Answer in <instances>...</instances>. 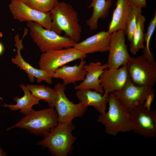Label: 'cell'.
Listing matches in <instances>:
<instances>
[{"label": "cell", "instance_id": "cell-1", "mask_svg": "<svg viewBox=\"0 0 156 156\" xmlns=\"http://www.w3.org/2000/svg\"><path fill=\"white\" fill-rule=\"evenodd\" d=\"M108 110L100 114L97 121L104 126L105 132L114 136L120 132L132 131V124L129 111L119 102L113 93L109 95Z\"/></svg>", "mask_w": 156, "mask_h": 156}, {"label": "cell", "instance_id": "cell-2", "mask_svg": "<svg viewBox=\"0 0 156 156\" xmlns=\"http://www.w3.org/2000/svg\"><path fill=\"white\" fill-rule=\"evenodd\" d=\"M75 127L72 122L59 123L44 135L37 144L47 148L54 156H67L71 152L76 138L72 133Z\"/></svg>", "mask_w": 156, "mask_h": 156}, {"label": "cell", "instance_id": "cell-3", "mask_svg": "<svg viewBox=\"0 0 156 156\" xmlns=\"http://www.w3.org/2000/svg\"><path fill=\"white\" fill-rule=\"evenodd\" d=\"M52 22L51 30L61 35L63 31L76 42L79 41L82 32L78 14L70 4L58 2L50 12Z\"/></svg>", "mask_w": 156, "mask_h": 156}, {"label": "cell", "instance_id": "cell-4", "mask_svg": "<svg viewBox=\"0 0 156 156\" xmlns=\"http://www.w3.org/2000/svg\"><path fill=\"white\" fill-rule=\"evenodd\" d=\"M58 123V115L54 107L38 111L33 109L13 125L8 128L7 130L19 128L35 135L43 136Z\"/></svg>", "mask_w": 156, "mask_h": 156}, {"label": "cell", "instance_id": "cell-5", "mask_svg": "<svg viewBox=\"0 0 156 156\" xmlns=\"http://www.w3.org/2000/svg\"><path fill=\"white\" fill-rule=\"evenodd\" d=\"M29 34L40 51L44 53L49 50L73 47L77 43L67 36H62L55 32L44 28L39 23L27 22Z\"/></svg>", "mask_w": 156, "mask_h": 156}, {"label": "cell", "instance_id": "cell-6", "mask_svg": "<svg viewBox=\"0 0 156 156\" xmlns=\"http://www.w3.org/2000/svg\"><path fill=\"white\" fill-rule=\"evenodd\" d=\"M129 77L135 84L153 87L156 83V62L154 57L143 54L130 56L126 64Z\"/></svg>", "mask_w": 156, "mask_h": 156}, {"label": "cell", "instance_id": "cell-7", "mask_svg": "<svg viewBox=\"0 0 156 156\" xmlns=\"http://www.w3.org/2000/svg\"><path fill=\"white\" fill-rule=\"evenodd\" d=\"M155 92L153 87L136 85L129 76L123 88L112 93L120 103L129 111L146 102H153Z\"/></svg>", "mask_w": 156, "mask_h": 156}, {"label": "cell", "instance_id": "cell-8", "mask_svg": "<svg viewBox=\"0 0 156 156\" xmlns=\"http://www.w3.org/2000/svg\"><path fill=\"white\" fill-rule=\"evenodd\" d=\"M152 103L146 102L129 111L132 131L145 138L156 137V110L151 109Z\"/></svg>", "mask_w": 156, "mask_h": 156}, {"label": "cell", "instance_id": "cell-9", "mask_svg": "<svg viewBox=\"0 0 156 156\" xmlns=\"http://www.w3.org/2000/svg\"><path fill=\"white\" fill-rule=\"evenodd\" d=\"M54 88L56 96L53 107L57 114L59 123H71L74 118L84 115L88 107L84 106L79 102L75 104L70 101L65 93L66 85L63 83H57Z\"/></svg>", "mask_w": 156, "mask_h": 156}, {"label": "cell", "instance_id": "cell-10", "mask_svg": "<svg viewBox=\"0 0 156 156\" xmlns=\"http://www.w3.org/2000/svg\"><path fill=\"white\" fill-rule=\"evenodd\" d=\"M86 56L74 47L49 50L41 55L39 66L40 69L52 74L61 66L77 60H84Z\"/></svg>", "mask_w": 156, "mask_h": 156}, {"label": "cell", "instance_id": "cell-11", "mask_svg": "<svg viewBox=\"0 0 156 156\" xmlns=\"http://www.w3.org/2000/svg\"><path fill=\"white\" fill-rule=\"evenodd\" d=\"M8 7L14 19L20 22H36L44 28L51 29L52 18L50 12H44L35 10L22 0H11Z\"/></svg>", "mask_w": 156, "mask_h": 156}, {"label": "cell", "instance_id": "cell-12", "mask_svg": "<svg viewBox=\"0 0 156 156\" xmlns=\"http://www.w3.org/2000/svg\"><path fill=\"white\" fill-rule=\"evenodd\" d=\"M125 34L118 30L110 35L107 62L108 68H118L126 65L131 56L125 43Z\"/></svg>", "mask_w": 156, "mask_h": 156}, {"label": "cell", "instance_id": "cell-13", "mask_svg": "<svg viewBox=\"0 0 156 156\" xmlns=\"http://www.w3.org/2000/svg\"><path fill=\"white\" fill-rule=\"evenodd\" d=\"M29 31L28 28H25L24 34L21 39H20L19 34H17L15 36L14 46L17 49V54L14 57L11 59V61L13 64L18 65L20 69L25 71L27 74L30 82H33L35 80V78H36L38 83L44 81L49 84H51L53 83L52 74L40 69L34 68L25 61L21 56V50L24 49L23 44V40L27 35Z\"/></svg>", "mask_w": 156, "mask_h": 156}, {"label": "cell", "instance_id": "cell-14", "mask_svg": "<svg viewBox=\"0 0 156 156\" xmlns=\"http://www.w3.org/2000/svg\"><path fill=\"white\" fill-rule=\"evenodd\" d=\"M108 68L106 63L103 64L99 61L92 62L83 66L86 72L84 79L74 87L75 90L88 89L103 94L104 91L101 85L100 77L105 70Z\"/></svg>", "mask_w": 156, "mask_h": 156}, {"label": "cell", "instance_id": "cell-15", "mask_svg": "<svg viewBox=\"0 0 156 156\" xmlns=\"http://www.w3.org/2000/svg\"><path fill=\"white\" fill-rule=\"evenodd\" d=\"M129 77L126 65L118 68H108L100 77L104 92L110 94L121 89Z\"/></svg>", "mask_w": 156, "mask_h": 156}, {"label": "cell", "instance_id": "cell-16", "mask_svg": "<svg viewBox=\"0 0 156 156\" xmlns=\"http://www.w3.org/2000/svg\"><path fill=\"white\" fill-rule=\"evenodd\" d=\"M110 35L107 31H101L77 42L74 47L84 54L108 51Z\"/></svg>", "mask_w": 156, "mask_h": 156}, {"label": "cell", "instance_id": "cell-17", "mask_svg": "<svg viewBox=\"0 0 156 156\" xmlns=\"http://www.w3.org/2000/svg\"><path fill=\"white\" fill-rule=\"evenodd\" d=\"M109 94H103L88 89L77 90L76 95L79 102L86 107L92 106L100 114L106 111Z\"/></svg>", "mask_w": 156, "mask_h": 156}, {"label": "cell", "instance_id": "cell-18", "mask_svg": "<svg viewBox=\"0 0 156 156\" xmlns=\"http://www.w3.org/2000/svg\"><path fill=\"white\" fill-rule=\"evenodd\" d=\"M86 63V61L82 60L78 65L73 66L65 65L55 70L52 77L62 79L66 86L71 83L75 84L76 82L82 81L85 79L86 72L83 66Z\"/></svg>", "mask_w": 156, "mask_h": 156}, {"label": "cell", "instance_id": "cell-19", "mask_svg": "<svg viewBox=\"0 0 156 156\" xmlns=\"http://www.w3.org/2000/svg\"><path fill=\"white\" fill-rule=\"evenodd\" d=\"M107 32L110 34L118 30L124 31L132 7L128 0H117Z\"/></svg>", "mask_w": 156, "mask_h": 156}, {"label": "cell", "instance_id": "cell-20", "mask_svg": "<svg viewBox=\"0 0 156 156\" xmlns=\"http://www.w3.org/2000/svg\"><path fill=\"white\" fill-rule=\"evenodd\" d=\"M20 87L23 90L24 94L21 97H15L14 101L16 102L15 104H8L4 103L1 106L5 107H8L12 111H16L20 110L21 113L26 115L32 109L33 106L35 105H40V100L34 96L27 88L23 83L19 85Z\"/></svg>", "mask_w": 156, "mask_h": 156}, {"label": "cell", "instance_id": "cell-21", "mask_svg": "<svg viewBox=\"0 0 156 156\" xmlns=\"http://www.w3.org/2000/svg\"><path fill=\"white\" fill-rule=\"evenodd\" d=\"M92 2L88 7L92 8L93 11L91 16L86 21V23L91 30L98 28L99 19L106 18L108 15L113 0H87Z\"/></svg>", "mask_w": 156, "mask_h": 156}, {"label": "cell", "instance_id": "cell-22", "mask_svg": "<svg viewBox=\"0 0 156 156\" xmlns=\"http://www.w3.org/2000/svg\"><path fill=\"white\" fill-rule=\"evenodd\" d=\"M146 19L144 16L140 14L139 16L137 25L129 44L130 51L131 54L135 55L140 49H145L144 44V31Z\"/></svg>", "mask_w": 156, "mask_h": 156}, {"label": "cell", "instance_id": "cell-23", "mask_svg": "<svg viewBox=\"0 0 156 156\" xmlns=\"http://www.w3.org/2000/svg\"><path fill=\"white\" fill-rule=\"evenodd\" d=\"M26 86L34 96L47 102L49 107H53L56 96L54 88L41 85L29 84Z\"/></svg>", "mask_w": 156, "mask_h": 156}, {"label": "cell", "instance_id": "cell-24", "mask_svg": "<svg viewBox=\"0 0 156 156\" xmlns=\"http://www.w3.org/2000/svg\"><path fill=\"white\" fill-rule=\"evenodd\" d=\"M142 9L132 7L126 23L125 29L124 31L127 40L130 41L136 27L138 20L140 15L142 14Z\"/></svg>", "mask_w": 156, "mask_h": 156}, {"label": "cell", "instance_id": "cell-25", "mask_svg": "<svg viewBox=\"0 0 156 156\" xmlns=\"http://www.w3.org/2000/svg\"><path fill=\"white\" fill-rule=\"evenodd\" d=\"M26 4L38 11L51 12L59 2L58 0H22Z\"/></svg>", "mask_w": 156, "mask_h": 156}, {"label": "cell", "instance_id": "cell-26", "mask_svg": "<svg viewBox=\"0 0 156 156\" xmlns=\"http://www.w3.org/2000/svg\"><path fill=\"white\" fill-rule=\"evenodd\" d=\"M156 27V11L155 10L154 16L152 18L147 27V30L144 34V41L146 44L145 49L143 50V54L148 57H153L149 48V44L151 39Z\"/></svg>", "mask_w": 156, "mask_h": 156}, {"label": "cell", "instance_id": "cell-27", "mask_svg": "<svg viewBox=\"0 0 156 156\" xmlns=\"http://www.w3.org/2000/svg\"><path fill=\"white\" fill-rule=\"evenodd\" d=\"M128 2L131 7L141 9L146 7L147 4L146 0H128Z\"/></svg>", "mask_w": 156, "mask_h": 156}, {"label": "cell", "instance_id": "cell-28", "mask_svg": "<svg viewBox=\"0 0 156 156\" xmlns=\"http://www.w3.org/2000/svg\"><path fill=\"white\" fill-rule=\"evenodd\" d=\"M7 154L6 152L4 151L2 148H0V156H6Z\"/></svg>", "mask_w": 156, "mask_h": 156}, {"label": "cell", "instance_id": "cell-29", "mask_svg": "<svg viewBox=\"0 0 156 156\" xmlns=\"http://www.w3.org/2000/svg\"><path fill=\"white\" fill-rule=\"evenodd\" d=\"M4 50V46L2 43L0 42V55L3 53Z\"/></svg>", "mask_w": 156, "mask_h": 156}]
</instances>
